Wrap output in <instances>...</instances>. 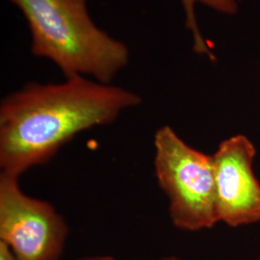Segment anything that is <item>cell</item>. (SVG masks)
Returning <instances> with one entry per match:
<instances>
[{
	"label": "cell",
	"instance_id": "cell-6",
	"mask_svg": "<svg viewBox=\"0 0 260 260\" xmlns=\"http://www.w3.org/2000/svg\"><path fill=\"white\" fill-rule=\"evenodd\" d=\"M180 2L185 13L186 27L191 32L193 37L194 51L198 54L206 55L209 59L214 60V54L208 43L202 35L200 27L198 25V20L196 18V4L200 3L207 7H210L217 12L226 15H233L238 9L237 2L235 0H180Z\"/></svg>",
	"mask_w": 260,
	"mask_h": 260
},
{
	"label": "cell",
	"instance_id": "cell-8",
	"mask_svg": "<svg viewBox=\"0 0 260 260\" xmlns=\"http://www.w3.org/2000/svg\"><path fill=\"white\" fill-rule=\"evenodd\" d=\"M82 260H116L112 256L108 255H101V256H93V257H88Z\"/></svg>",
	"mask_w": 260,
	"mask_h": 260
},
{
	"label": "cell",
	"instance_id": "cell-5",
	"mask_svg": "<svg viewBox=\"0 0 260 260\" xmlns=\"http://www.w3.org/2000/svg\"><path fill=\"white\" fill-rule=\"evenodd\" d=\"M256 149L245 135L223 140L213 156L220 222L237 228L260 221V183L253 172Z\"/></svg>",
	"mask_w": 260,
	"mask_h": 260
},
{
	"label": "cell",
	"instance_id": "cell-7",
	"mask_svg": "<svg viewBox=\"0 0 260 260\" xmlns=\"http://www.w3.org/2000/svg\"><path fill=\"white\" fill-rule=\"evenodd\" d=\"M0 260H19L4 242L0 241Z\"/></svg>",
	"mask_w": 260,
	"mask_h": 260
},
{
	"label": "cell",
	"instance_id": "cell-4",
	"mask_svg": "<svg viewBox=\"0 0 260 260\" xmlns=\"http://www.w3.org/2000/svg\"><path fill=\"white\" fill-rule=\"evenodd\" d=\"M68 234V223L52 205L26 195L19 177L0 174V241L19 260L59 259Z\"/></svg>",
	"mask_w": 260,
	"mask_h": 260
},
{
	"label": "cell",
	"instance_id": "cell-3",
	"mask_svg": "<svg viewBox=\"0 0 260 260\" xmlns=\"http://www.w3.org/2000/svg\"><path fill=\"white\" fill-rule=\"evenodd\" d=\"M154 150L155 176L173 224L199 232L219 223L213 156L187 145L169 125L155 132Z\"/></svg>",
	"mask_w": 260,
	"mask_h": 260
},
{
	"label": "cell",
	"instance_id": "cell-9",
	"mask_svg": "<svg viewBox=\"0 0 260 260\" xmlns=\"http://www.w3.org/2000/svg\"><path fill=\"white\" fill-rule=\"evenodd\" d=\"M157 260H178L177 256H174V255H171V256H165V257H162V258H159Z\"/></svg>",
	"mask_w": 260,
	"mask_h": 260
},
{
	"label": "cell",
	"instance_id": "cell-2",
	"mask_svg": "<svg viewBox=\"0 0 260 260\" xmlns=\"http://www.w3.org/2000/svg\"><path fill=\"white\" fill-rule=\"evenodd\" d=\"M26 19L31 51L53 62L66 78L92 76L111 84L129 62V49L98 27L87 0H10Z\"/></svg>",
	"mask_w": 260,
	"mask_h": 260
},
{
	"label": "cell",
	"instance_id": "cell-1",
	"mask_svg": "<svg viewBox=\"0 0 260 260\" xmlns=\"http://www.w3.org/2000/svg\"><path fill=\"white\" fill-rule=\"evenodd\" d=\"M139 94L85 76L28 83L0 104L1 173L19 177L46 164L77 134L116 121Z\"/></svg>",
	"mask_w": 260,
	"mask_h": 260
}]
</instances>
